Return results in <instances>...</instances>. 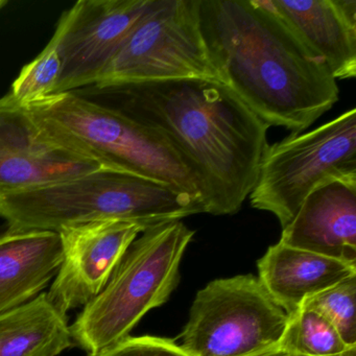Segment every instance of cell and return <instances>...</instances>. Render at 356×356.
Returning <instances> with one entry per match:
<instances>
[{"label": "cell", "instance_id": "6da1fadb", "mask_svg": "<svg viewBox=\"0 0 356 356\" xmlns=\"http://www.w3.org/2000/svg\"><path fill=\"white\" fill-rule=\"evenodd\" d=\"M90 90L95 97H85L159 131L191 160L207 189V213L241 210L257 181L270 126L228 86L181 79Z\"/></svg>", "mask_w": 356, "mask_h": 356}, {"label": "cell", "instance_id": "7a4b0ae2", "mask_svg": "<svg viewBox=\"0 0 356 356\" xmlns=\"http://www.w3.org/2000/svg\"><path fill=\"white\" fill-rule=\"evenodd\" d=\"M200 19L222 84L270 127L299 134L339 102L324 60L268 0H201Z\"/></svg>", "mask_w": 356, "mask_h": 356}, {"label": "cell", "instance_id": "3957f363", "mask_svg": "<svg viewBox=\"0 0 356 356\" xmlns=\"http://www.w3.org/2000/svg\"><path fill=\"white\" fill-rule=\"evenodd\" d=\"M205 213L199 202L143 177L101 168L36 188L0 193V218L14 231H53L103 220L156 226Z\"/></svg>", "mask_w": 356, "mask_h": 356}, {"label": "cell", "instance_id": "277c9868", "mask_svg": "<svg viewBox=\"0 0 356 356\" xmlns=\"http://www.w3.org/2000/svg\"><path fill=\"white\" fill-rule=\"evenodd\" d=\"M28 107L60 140L102 168L168 185L199 202L207 213L201 175L159 131L78 92L53 95Z\"/></svg>", "mask_w": 356, "mask_h": 356}, {"label": "cell", "instance_id": "5b68a950", "mask_svg": "<svg viewBox=\"0 0 356 356\" xmlns=\"http://www.w3.org/2000/svg\"><path fill=\"white\" fill-rule=\"evenodd\" d=\"M195 235L181 220L149 227L120 259L105 289L70 326L72 341L95 356L126 337L147 312L168 301Z\"/></svg>", "mask_w": 356, "mask_h": 356}, {"label": "cell", "instance_id": "8992f818", "mask_svg": "<svg viewBox=\"0 0 356 356\" xmlns=\"http://www.w3.org/2000/svg\"><path fill=\"white\" fill-rule=\"evenodd\" d=\"M356 181V109L309 131L268 145L250 193L252 207L291 224L304 200L321 185Z\"/></svg>", "mask_w": 356, "mask_h": 356}, {"label": "cell", "instance_id": "52a82bcc", "mask_svg": "<svg viewBox=\"0 0 356 356\" xmlns=\"http://www.w3.org/2000/svg\"><path fill=\"white\" fill-rule=\"evenodd\" d=\"M201 0H152L95 88L201 79L222 83L206 47Z\"/></svg>", "mask_w": 356, "mask_h": 356}, {"label": "cell", "instance_id": "ba28073f", "mask_svg": "<svg viewBox=\"0 0 356 356\" xmlns=\"http://www.w3.org/2000/svg\"><path fill=\"white\" fill-rule=\"evenodd\" d=\"M289 316L253 275L216 279L197 293L180 347L191 356H249L278 346Z\"/></svg>", "mask_w": 356, "mask_h": 356}, {"label": "cell", "instance_id": "9c48e42d", "mask_svg": "<svg viewBox=\"0 0 356 356\" xmlns=\"http://www.w3.org/2000/svg\"><path fill=\"white\" fill-rule=\"evenodd\" d=\"M152 0H80L64 12L51 40L62 60L55 95L93 87Z\"/></svg>", "mask_w": 356, "mask_h": 356}, {"label": "cell", "instance_id": "30bf717a", "mask_svg": "<svg viewBox=\"0 0 356 356\" xmlns=\"http://www.w3.org/2000/svg\"><path fill=\"white\" fill-rule=\"evenodd\" d=\"M101 168L60 140L10 93L0 99V193L45 186Z\"/></svg>", "mask_w": 356, "mask_h": 356}, {"label": "cell", "instance_id": "8fae6325", "mask_svg": "<svg viewBox=\"0 0 356 356\" xmlns=\"http://www.w3.org/2000/svg\"><path fill=\"white\" fill-rule=\"evenodd\" d=\"M147 227L122 220H103L59 231L63 261L47 298L66 316L86 306L105 289L131 243Z\"/></svg>", "mask_w": 356, "mask_h": 356}, {"label": "cell", "instance_id": "7c38bea8", "mask_svg": "<svg viewBox=\"0 0 356 356\" xmlns=\"http://www.w3.org/2000/svg\"><path fill=\"white\" fill-rule=\"evenodd\" d=\"M279 241L356 264V181H331L312 191Z\"/></svg>", "mask_w": 356, "mask_h": 356}, {"label": "cell", "instance_id": "4fadbf2b", "mask_svg": "<svg viewBox=\"0 0 356 356\" xmlns=\"http://www.w3.org/2000/svg\"><path fill=\"white\" fill-rule=\"evenodd\" d=\"M335 80L356 76V0H268Z\"/></svg>", "mask_w": 356, "mask_h": 356}, {"label": "cell", "instance_id": "5bb4252c", "mask_svg": "<svg viewBox=\"0 0 356 356\" xmlns=\"http://www.w3.org/2000/svg\"><path fill=\"white\" fill-rule=\"evenodd\" d=\"M63 261L59 233L8 230L0 235V314L35 299Z\"/></svg>", "mask_w": 356, "mask_h": 356}, {"label": "cell", "instance_id": "9a60e30c", "mask_svg": "<svg viewBox=\"0 0 356 356\" xmlns=\"http://www.w3.org/2000/svg\"><path fill=\"white\" fill-rule=\"evenodd\" d=\"M260 282L289 316L307 298L356 276V264L279 241L258 260Z\"/></svg>", "mask_w": 356, "mask_h": 356}, {"label": "cell", "instance_id": "2e32d148", "mask_svg": "<svg viewBox=\"0 0 356 356\" xmlns=\"http://www.w3.org/2000/svg\"><path fill=\"white\" fill-rule=\"evenodd\" d=\"M72 345L67 316L47 293L0 314V356H58Z\"/></svg>", "mask_w": 356, "mask_h": 356}, {"label": "cell", "instance_id": "e0dca14e", "mask_svg": "<svg viewBox=\"0 0 356 356\" xmlns=\"http://www.w3.org/2000/svg\"><path fill=\"white\" fill-rule=\"evenodd\" d=\"M279 346L289 353L303 356L339 355L355 347L346 345L324 316L304 308L289 316Z\"/></svg>", "mask_w": 356, "mask_h": 356}, {"label": "cell", "instance_id": "ac0fdd59", "mask_svg": "<svg viewBox=\"0 0 356 356\" xmlns=\"http://www.w3.org/2000/svg\"><path fill=\"white\" fill-rule=\"evenodd\" d=\"M355 300L353 276L307 298L300 308L318 312L334 327L346 345L356 346Z\"/></svg>", "mask_w": 356, "mask_h": 356}, {"label": "cell", "instance_id": "d6986e66", "mask_svg": "<svg viewBox=\"0 0 356 356\" xmlns=\"http://www.w3.org/2000/svg\"><path fill=\"white\" fill-rule=\"evenodd\" d=\"M62 72V60L57 45L49 41L45 49L14 81L10 95L20 105L28 106L55 95Z\"/></svg>", "mask_w": 356, "mask_h": 356}, {"label": "cell", "instance_id": "ffe728a7", "mask_svg": "<svg viewBox=\"0 0 356 356\" xmlns=\"http://www.w3.org/2000/svg\"><path fill=\"white\" fill-rule=\"evenodd\" d=\"M95 356H191L175 341L162 337H128Z\"/></svg>", "mask_w": 356, "mask_h": 356}, {"label": "cell", "instance_id": "44dd1931", "mask_svg": "<svg viewBox=\"0 0 356 356\" xmlns=\"http://www.w3.org/2000/svg\"><path fill=\"white\" fill-rule=\"evenodd\" d=\"M295 355V354H293ZM295 356H303V355H295ZM334 356H356V346L355 347H351L350 349H348L347 351L343 352V353L339 354V355Z\"/></svg>", "mask_w": 356, "mask_h": 356}, {"label": "cell", "instance_id": "7402d4cb", "mask_svg": "<svg viewBox=\"0 0 356 356\" xmlns=\"http://www.w3.org/2000/svg\"><path fill=\"white\" fill-rule=\"evenodd\" d=\"M7 1L6 0H0V10L3 9L6 5H7Z\"/></svg>", "mask_w": 356, "mask_h": 356}]
</instances>
